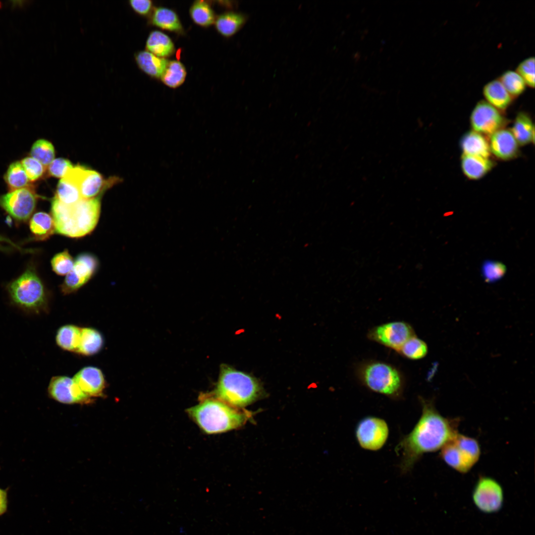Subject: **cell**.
<instances>
[{
  "mask_svg": "<svg viewBox=\"0 0 535 535\" xmlns=\"http://www.w3.org/2000/svg\"><path fill=\"white\" fill-rule=\"evenodd\" d=\"M422 414L411 431L403 436L395 447L400 455L399 468L410 472L425 453L441 449L458 433L459 420L443 416L433 400L419 397Z\"/></svg>",
  "mask_w": 535,
  "mask_h": 535,
  "instance_id": "6da1fadb",
  "label": "cell"
},
{
  "mask_svg": "<svg viewBox=\"0 0 535 535\" xmlns=\"http://www.w3.org/2000/svg\"><path fill=\"white\" fill-rule=\"evenodd\" d=\"M100 211L99 196L82 199L70 205L62 203L54 197L51 203L55 232L71 238L81 237L93 231L98 222Z\"/></svg>",
  "mask_w": 535,
  "mask_h": 535,
  "instance_id": "7a4b0ae2",
  "label": "cell"
},
{
  "mask_svg": "<svg viewBox=\"0 0 535 535\" xmlns=\"http://www.w3.org/2000/svg\"><path fill=\"white\" fill-rule=\"evenodd\" d=\"M187 413L207 434L222 433L238 428L245 423L249 416L215 398L202 399L197 405L188 409Z\"/></svg>",
  "mask_w": 535,
  "mask_h": 535,
  "instance_id": "3957f363",
  "label": "cell"
},
{
  "mask_svg": "<svg viewBox=\"0 0 535 535\" xmlns=\"http://www.w3.org/2000/svg\"><path fill=\"white\" fill-rule=\"evenodd\" d=\"M262 393L261 384L249 374L222 365L214 391L215 398L235 408L246 406Z\"/></svg>",
  "mask_w": 535,
  "mask_h": 535,
  "instance_id": "277c9868",
  "label": "cell"
},
{
  "mask_svg": "<svg viewBox=\"0 0 535 535\" xmlns=\"http://www.w3.org/2000/svg\"><path fill=\"white\" fill-rule=\"evenodd\" d=\"M356 374L361 384L370 390L392 400L402 397L405 379L394 366L380 361H367L358 366Z\"/></svg>",
  "mask_w": 535,
  "mask_h": 535,
  "instance_id": "5b68a950",
  "label": "cell"
},
{
  "mask_svg": "<svg viewBox=\"0 0 535 535\" xmlns=\"http://www.w3.org/2000/svg\"><path fill=\"white\" fill-rule=\"evenodd\" d=\"M6 290L12 303L25 312L40 314L49 309L46 290L32 265L10 282Z\"/></svg>",
  "mask_w": 535,
  "mask_h": 535,
  "instance_id": "8992f818",
  "label": "cell"
},
{
  "mask_svg": "<svg viewBox=\"0 0 535 535\" xmlns=\"http://www.w3.org/2000/svg\"><path fill=\"white\" fill-rule=\"evenodd\" d=\"M440 456L450 467L461 473L469 472L480 457L481 450L475 438L458 433L440 449Z\"/></svg>",
  "mask_w": 535,
  "mask_h": 535,
  "instance_id": "52a82bcc",
  "label": "cell"
},
{
  "mask_svg": "<svg viewBox=\"0 0 535 535\" xmlns=\"http://www.w3.org/2000/svg\"><path fill=\"white\" fill-rule=\"evenodd\" d=\"M62 178L76 186L83 199L99 197L104 191L118 182V178L105 179L98 172L81 165L69 169Z\"/></svg>",
  "mask_w": 535,
  "mask_h": 535,
  "instance_id": "ba28073f",
  "label": "cell"
},
{
  "mask_svg": "<svg viewBox=\"0 0 535 535\" xmlns=\"http://www.w3.org/2000/svg\"><path fill=\"white\" fill-rule=\"evenodd\" d=\"M40 196L32 186L0 196V207L16 221L24 222L33 215Z\"/></svg>",
  "mask_w": 535,
  "mask_h": 535,
  "instance_id": "9c48e42d",
  "label": "cell"
},
{
  "mask_svg": "<svg viewBox=\"0 0 535 535\" xmlns=\"http://www.w3.org/2000/svg\"><path fill=\"white\" fill-rule=\"evenodd\" d=\"M415 334L412 326L403 321L386 322L370 329L368 338L397 352L403 344Z\"/></svg>",
  "mask_w": 535,
  "mask_h": 535,
  "instance_id": "30bf717a",
  "label": "cell"
},
{
  "mask_svg": "<svg viewBox=\"0 0 535 535\" xmlns=\"http://www.w3.org/2000/svg\"><path fill=\"white\" fill-rule=\"evenodd\" d=\"M389 435L386 422L378 417L368 416L358 423L355 436L360 447L365 450L377 451L386 443Z\"/></svg>",
  "mask_w": 535,
  "mask_h": 535,
  "instance_id": "8fae6325",
  "label": "cell"
},
{
  "mask_svg": "<svg viewBox=\"0 0 535 535\" xmlns=\"http://www.w3.org/2000/svg\"><path fill=\"white\" fill-rule=\"evenodd\" d=\"M473 499L476 506L481 511L487 513L496 512L502 506L503 489L495 479L481 476L474 488Z\"/></svg>",
  "mask_w": 535,
  "mask_h": 535,
  "instance_id": "7c38bea8",
  "label": "cell"
},
{
  "mask_svg": "<svg viewBox=\"0 0 535 535\" xmlns=\"http://www.w3.org/2000/svg\"><path fill=\"white\" fill-rule=\"evenodd\" d=\"M48 392L53 399L65 404H87L92 400L82 391L73 378L66 376L53 377L49 384Z\"/></svg>",
  "mask_w": 535,
  "mask_h": 535,
  "instance_id": "4fadbf2b",
  "label": "cell"
},
{
  "mask_svg": "<svg viewBox=\"0 0 535 535\" xmlns=\"http://www.w3.org/2000/svg\"><path fill=\"white\" fill-rule=\"evenodd\" d=\"M470 122L474 131L491 135L502 128L506 119L500 110L485 101L482 100L473 108Z\"/></svg>",
  "mask_w": 535,
  "mask_h": 535,
  "instance_id": "5bb4252c",
  "label": "cell"
},
{
  "mask_svg": "<svg viewBox=\"0 0 535 535\" xmlns=\"http://www.w3.org/2000/svg\"><path fill=\"white\" fill-rule=\"evenodd\" d=\"M73 379L82 391L89 397L104 396L106 381L101 370L93 366H87L80 370Z\"/></svg>",
  "mask_w": 535,
  "mask_h": 535,
  "instance_id": "9a60e30c",
  "label": "cell"
},
{
  "mask_svg": "<svg viewBox=\"0 0 535 535\" xmlns=\"http://www.w3.org/2000/svg\"><path fill=\"white\" fill-rule=\"evenodd\" d=\"M489 146L490 151L496 157L502 160L515 158L518 154V143L511 130L502 128L491 135Z\"/></svg>",
  "mask_w": 535,
  "mask_h": 535,
  "instance_id": "2e32d148",
  "label": "cell"
},
{
  "mask_svg": "<svg viewBox=\"0 0 535 535\" xmlns=\"http://www.w3.org/2000/svg\"><path fill=\"white\" fill-rule=\"evenodd\" d=\"M482 93L485 101L500 111L506 109L513 99L498 79L486 83Z\"/></svg>",
  "mask_w": 535,
  "mask_h": 535,
  "instance_id": "e0dca14e",
  "label": "cell"
},
{
  "mask_svg": "<svg viewBox=\"0 0 535 535\" xmlns=\"http://www.w3.org/2000/svg\"><path fill=\"white\" fill-rule=\"evenodd\" d=\"M138 67L147 75L156 78H160L169 61L158 57L147 51H140L135 54Z\"/></svg>",
  "mask_w": 535,
  "mask_h": 535,
  "instance_id": "ac0fdd59",
  "label": "cell"
},
{
  "mask_svg": "<svg viewBox=\"0 0 535 535\" xmlns=\"http://www.w3.org/2000/svg\"><path fill=\"white\" fill-rule=\"evenodd\" d=\"M29 226L33 238L37 241L47 240L55 232L53 216L44 212L34 213L30 218Z\"/></svg>",
  "mask_w": 535,
  "mask_h": 535,
  "instance_id": "d6986e66",
  "label": "cell"
},
{
  "mask_svg": "<svg viewBox=\"0 0 535 535\" xmlns=\"http://www.w3.org/2000/svg\"><path fill=\"white\" fill-rule=\"evenodd\" d=\"M461 162L464 174L472 180L482 178L494 165L493 162L489 158L464 154L462 156Z\"/></svg>",
  "mask_w": 535,
  "mask_h": 535,
  "instance_id": "ffe728a7",
  "label": "cell"
},
{
  "mask_svg": "<svg viewBox=\"0 0 535 535\" xmlns=\"http://www.w3.org/2000/svg\"><path fill=\"white\" fill-rule=\"evenodd\" d=\"M463 154L488 158L490 151L489 143L483 136L475 131L466 133L460 141Z\"/></svg>",
  "mask_w": 535,
  "mask_h": 535,
  "instance_id": "44dd1931",
  "label": "cell"
},
{
  "mask_svg": "<svg viewBox=\"0 0 535 535\" xmlns=\"http://www.w3.org/2000/svg\"><path fill=\"white\" fill-rule=\"evenodd\" d=\"M104 343L103 336L99 330L92 327H82L76 353L86 356L95 355L102 349Z\"/></svg>",
  "mask_w": 535,
  "mask_h": 535,
  "instance_id": "7402d4cb",
  "label": "cell"
},
{
  "mask_svg": "<svg viewBox=\"0 0 535 535\" xmlns=\"http://www.w3.org/2000/svg\"><path fill=\"white\" fill-rule=\"evenodd\" d=\"M146 48L147 51L160 57H165L172 55L175 48L171 39L164 33L153 31L147 38Z\"/></svg>",
  "mask_w": 535,
  "mask_h": 535,
  "instance_id": "603a6c76",
  "label": "cell"
},
{
  "mask_svg": "<svg viewBox=\"0 0 535 535\" xmlns=\"http://www.w3.org/2000/svg\"><path fill=\"white\" fill-rule=\"evenodd\" d=\"M247 20L245 15L235 12H227L219 15L215 20L217 31L224 37H229L236 33Z\"/></svg>",
  "mask_w": 535,
  "mask_h": 535,
  "instance_id": "cb8c5ba5",
  "label": "cell"
},
{
  "mask_svg": "<svg viewBox=\"0 0 535 535\" xmlns=\"http://www.w3.org/2000/svg\"><path fill=\"white\" fill-rule=\"evenodd\" d=\"M511 131L518 144L524 146L534 143V125L527 113L521 111L518 113Z\"/></svg>",
  "mask_w": 535,
  "mask_h": 535,
  "instance_id": "d4e9b609",
  "label": "cell"
},
{
  "mask_svg": "<svg viewBox=\"0 0 535 535\" xmlns=\"http://www.w3.org/2000/svg\"><path fill=\"white\" fill-rule=\"evenodd\" d=\"M81 327L74 324H66L59 327L55 335V342L61 349L76 352L78 349Z\"/></svg>",
  "mask_w": 535,
  "mask_h": 535,
  "instance_id": "484cf974",
  "label": "cell"
},
{
  "mask_svg": "<svg viewBox=\"0 0 535 535\" xmlns=\"http://www.w3.org/2000/svg\"><path fill=\"white\" fill-rule=\"evenodd\" d=\"M152 23L161 29L177 33L183 32V27L176 13L165 7L156 8L151 18Z\"/></svg>",
  "mask_w": 535,
  "mask_h": 535,
  "instance_id": "4316f807",
  "label": "cell"
},
{
  "mask_svg": "<svg viewBox=\"0 0 535 535\" xmlns=\"http://www.w3.org/2000/svg\"><path fill=\"white\" fill-rule=\"evenodd\" d=\"M9 191L29 187L30 181L20 161L11 163L4 175Z\"/></svg>",
  "mask_w": 535,
  "mask_h": 535,
  "instance_id": "83f0119b",
  "label": "cell"
},
{
  "mask_svg": "<svg viewBox=\"0 0 535 535\" xmlns=\"http://www.w3.org/2000/svg\"><path fill=\"white\" fill-rule=\"evenodd\" d=\"M98 261L92 254L83 253L76 258L72 270L86 283L95 272Z\"/></svg>",
  "mask_w": 535,
  "mask_h": 535,
  "instance_id": "f1b7e54d",
  "label": "cell"
},
{
  "mask_svg": "<svg viewBox=\"0 0 535 535\" xmlns=\"http://www.w3.org/2000/svg\"><path fill=\"white\" fill-rule=\"evenodd\" d=\"M397 352L408 359L417 360L427 355L428 347L424 340L415 334L409 338Z\"/></svg>",
  "mask_w": 535,
  "mask_h": 535,
  "instance_id": "f546056e",
  "label": "cell"
},
{
  "mask_svg": "<svg viewBox=\"0 0 535 535\" xmlns=\"http://www.w3.org/2000/svg\"><path fill=\"white\" fill-rule=\"evenodd\" d=\"M186 76V71L183 64L179 61L172 60L169 61L160 79L168 87L175 88L183 84Z\"/></svg>",
  "mask_w": 535,
  "mask_h": 535,
  "instance_id": "4dcf8cb0",
  "label": "cell"
},
{
  "mask_svg": "<svg viewBox=\"0 0 535 535\" xmlns=\"http://www.w3.org/2000/svg\"><path fill=\"white\" fill-rule=\"evenodd\" d=\"M190 14L193 21L197 24L208 27L215 21L214 12L210 5L204 0L196 1L190 9Z\"/></svg>",
  "mask_w": 535,
  "mask_h": 535,
  "instance_id": "1f68e13d",
  "label": "cell"
},
{
  "mask_svg": "<svg viewBox=\"0 0 535 535\" xmlns=\"http://www.w3.org/2000/svg\"><path fill=\"white\" fill-rule=\"evenodd\" d=\"M498 79L513 99L520 96L526 90L525 81L516 71H506Z\"/></svg>",
  "mask_w": 535,
  "mask_h": 535,
  "instance_id": "d6a6232c",
  "label": "cell"
},
{
  "mask_svg": "<svg viewBox=\"0 0 535 535\" xmlns=\"http://www.w3.org/2000/svg\"><path fill=\"white\" fill-rule=\"evenodd\" d=\"M30 155V157L47 167L54 159L55 149L51 142L44 139H40L36 141L32 145Z\"/></svg>",
  "mask_w": 535,
  "mask_h": 535,
  "instance_id": "836d02e7",
  "label": "cell"
},
{
  "mask_svg": "<svg viewBox=\"0 0 535 535\" xmlns=\"http://www.w3.org/2000/svg\"><path fill=\"white\" fill-rule=\"evenodd\" d=\"M54 197L62 203L70 205L82 199L77 188L68 181L61 178L58 182Z\"/></svg>",
  "mask_w": 535,
  "mask_h": 535,
  "instance_id": "e575fe53",
  "label": "cell"
},
{
  "mask_svg": "<svg viewBox=\"0 0 535 535\" xmlns=\"http://www.w3.org/2000/svg\"><path fill=\"white\" fill-rule=\"evenodd\" d=\"M506 272V266L501 262L487 260L483 262L481 272L485 281L493 283L503 277Z\"/></svg>",
  "mask_w": 535,
  "mask_h": 535,
  "instance_id": "d590c367",
  "label": "cell"
},
{
  "mask_svg": "<svg viewBox=\"0 0 535 535\" xmlns=\"http://www.w3.org/2000/svg\"><path fill=\"white\" fill-rule=\"evenodd\" d=\"M74 265L73 259L67 250L55 254L51 260L53 270L60 275H66L72 270Z\"/></svg>",
  "mask_w": 535,
  "mask_h": 535,
  "instance_id": "8d00e7d4",
  "label": "cell"
},
{
  "mask_svg": "<svg viewBox=\"0 0 535 535\" xmlns=\"http://www.w3.org/2000/svg\"><path fill=\"white\" fill-rule=\"evenodd\" d=\"M20 162L31 182L40 179L44 175L46 167L33 158L25 157Z\"/></svg>",
  "mask_w": 535,
  "mask_h": 535,
  "instance_id": "74e56055",
  "label": "cell"
},
{
  "mask_svg": "<svg viewBox=\"0 0 535 535\" xmlns=\"http://www.w3.org/2000/svg\"><path fill=\"white\" fill-rule=\"evenodd\" d=\"M525 81L527 86L535 87V57H529L522 60L517 66L516 71Z\"/></svg>",
  "mask_w": 535,
  "mask_h": 535,
  "instance_id": "f35d334b",
  "label": "cell"
},
{
  "mask_svg": "<svg viewBox=\"0 0 535 535\" xmlns=\"http://www.w3.org/2000/svg\"><path fill=\"white\" fill-rule=\"evenodd\" d=\"M71 161L64 158H57L48 166V174L51 176L62 178L67 171L73 167Z\"/></svg>",
  "mask_w": 535,
  "mask_h": 535,
  "instance_id": "ab89813d",
  "label": "cell"
},
{
  "mask_svg": "<svg viewBox=\"0 0 535 535\" xmlns=\"http://www.w3.org/2000/svg\"><path fill=\"white\" fill-rule=\"evenodd\" d=\"M129 4L134 11L142 16L148 14L153 5L152 1L149 0H130Z\"/></svg>",
  "mask_w": 535,
  "mask_h": 535,
  "instance_id": "60d3db41",
  "label": "cell"
},
{
  "mask_svg": "<svg viewBox=\"0 0 535 535\" xmlns=\"http://www.w3.org/2000/svg\"><path fill=\"white\" fill-rule=\"evenodd\" d=\"M7 509V494L5 491L0 488V516L6 511Z\"/></svg>",
  "mask_w": 535,
  "mask_h": 535,
  "instance_id": "b9f144b4",
  "label": "cell"
},
{
  "mask_svg": "<svg viewBox=\"0 0 535 535\" xmlns=\"http://www.w3.org/2000/svg\"><path fill=\"white\" fill-rule=\"evenodd\" d=\"M2 242H6L7 243L9 244L11 246H12V247H14L15 248L18 249L20 252H29V250H27L26 249H24L22 248V247H21L18 245H17L16 243H14L12 241H11L9 239L7 238V237H4V236H3L2 235H0V243H2Z\"/></svg>",
  "mask_w": 535,
  "mask_h": 535,
  "instance_id": "7bdbcfd3",
  "label": "cell"
},
{
  "mask_svg": "<svg viewBox=\"0 0 535 535\" xmlns=\"http://www.w3.org/2000/svg\"><path fill=\"white\" fill-rule=\"evenodd\" d=\"M24 2L25 1L23 0L11 1V2L13 7L16 6H21L24 4Z\"/></svg>",
  "mask_w": 535,
  "mask_h": 535,
  "instance_id": "ee69618b",
  "label": "cell"
},
{
  "mask_svg": "<svg viewBox=\"0 0 535 535\" xmlns=\"http://www.w3.org/2000/svg\"><path fill=\"white\" fill-rule=\"evenodd\" d=\"M1 5H2V4H1V2L0 1V8L1 7Z\"/></svg>",
  "mask_w": 535,
  "mask_h": 535,
  "instance_id": "f6af8a7d",
  "label": "cell"
}]
</instances>
